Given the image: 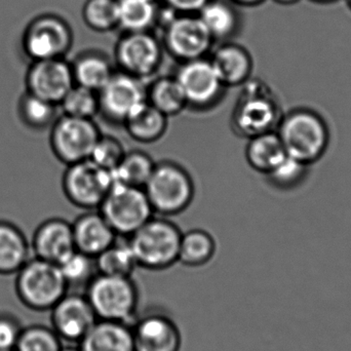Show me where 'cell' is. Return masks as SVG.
Masks as SVG:
<instances>
[{
	"instance_id": "obj_26",
	"label": "cell",
	"mask_w": 351,
	"mask_h": 351,
	"mask_svg": "<svg viewBox=\"0 0 351 351\" xmlns=\"http://www.w3.org/2000/svg\"><path fill=\"white\" fill-rule=\"evenodd\" d=\"M216 251V241L210 232L191 229L182 233L178 262L187 267H202L212 261Z\"/></svg>"
},
{
	"instance_id": "obj_25",
	"label": "cell",
	"mask_w": 351,
	"mask_h": 351,
	"mask_svg": "<svg viewBox=\"0 0 351 351\" xmlns=\"http://www.w3.org/2000/svg\"><path fill=\"white\" fill-rule=\"evenodd\" d=\"M71 68L75 84L97 93L104 88L115 72L110 61L96 53H82L71 63Z\"/></svg>"
},
{
	"instance_id": "obj_19",
	"label": "cell",
	"mask_w": 351,
	"mask_h": 351,
	"mask_svg": "<svg viewBox=\"0 0 351 351\" xmlns=\"http://www.w3.org/2000/svg\"><path fill=\"white\" fill-rule=\"evenodd\" d=\"M71 225L75 249L94 259L114 243L119 237L100 212L88 210Z\"/></svg>"
},
{
	"instance_id": "obj_20",
	"label": "cell",
	"mask_w": 351,
	"mask_h": 351,
	"mask_svg": "<svg viewBox=\"0 0 351 351\" xmlns=\"http://www.w3.org/2000/svg\"><path fill=\"white\" fill-rule=\"evenodd\" d=\"M225 88H239L252 77L254 62L247 49L235 43L219 47L210 59Z\"/></svg>"
},
{
	"instance_id": "obj_42",
	"label": "cell",
	"mask_w": 351,
	"mask_h": 351,
	"mask_svg": "<svg viewBox=\"0 0 351 351\" xmlns=\"http://www.w3.org/2000/svg\"><path fill=\"white\" fill-rule=\"evenodd\" d=\"M274 1L278 4H282V5H291V4L297 3L300 0H274Z\"/></svg>"
},
{
	"instance_id": "obj_38",
	"label": "cell",
	"mask_w": 351,
	"mask_h": 351,
	"mask_svg": "<svg viewBox=\"0 0 351 351\" xmlns=\"http://www.w3.org/2000/svg\"><path fill=\"white\" fill-rule=\"evenodd\" d=\"M127 154L121 140L113 136L101 135L88 160L109 172H113Z\"/></svg>"
},
{
	"instance_id": "obj_24",
	"label": "cell",
	"mask_w": 351,
	"mask_h": 351,
	"mask_svg": "<svg viewBox=\"0 0 351 351\" xmlns=\"http://www.w3.org/2000/svg\"><path fill=\"white\" fill-rule=\"evenodd\" d=\"M169 117L146 102L123 123L128 135L142 144L160 141L168 130Z\"/></svg>"
},
{
	"instance_id": "obj_36",
	"label": "cell",
	"mask_w": 351,
	"mask_h": 351,
	"mask_svg": "<svg viewBox=\"0 0 351 351\" xmlns=\"http://www.w3.org/2000/svg\"><path fill=\"white\" fill-rule=\"evenodd\" d=\"M60 270L68 287H86L97 274L94 258L75 251L59 264Z\"/></svg>"
},
{
	"instance_id": "obj_46",
	"label": "cell",
	"mask_w": 351,
	"mask_h": 351,
	"mask_svg": "<svg viewBox=\"0 0 351 351\" xmlns=\"http://www.w3.org/2000/svg\"><path fill=\"white\" fill-rule=\"evenodd\" d=\"M152 1L156 2L158 1V0H152Z\"/></svg>"
},
{
	"instance_id": "obj_3",
	"label": "cell",
	"mask_w": 351,
	"mask_h": 351,
	"mask_svg": "<svg viewBox=\"0 0 351 351\" xmlns=\"http://www.w3.org/2000/svg\"><path fill=\"white\" fill-rule=\"evenodd\" d=\"M84 295L98 319L132 325L139 315L140 291L133 276L97 274Z\"/></svg>"
},
{
	"instance_id": "obj_17",
	"label": "cell",
	"mask_w": 351,
	"mask_h": 351,
	"mask_svg": "<svg viewBox=\"0 0 351 351\" xmlns=\"http://www.w3.org/2000/svg\"><path fill=\"white\" fill-rule=\"evenodd\" d=\"M51 328L61 340L77 346L98 319L84 294H67L51 309Z\"/></svg>"
},
{
	"instance_id": "obj_13",
	"label": "cell",
	"mask_w": 351,
	"mask_h": 351,
	"mask_svg": "<svg viewBox=\"0 0 351 351\" xmlns=\"http://www.w3.org/2000/svg\"><path fill=\"white\" fill-rule=\"evenodd\" d=\"M162 57V45L148 31L127 32L115 49L119 71L143 82L152 78L158 71Z\"/></svg>"
},
{
	"instance_id": "obj_47",
	"label": "cell",
	"mask_w": 351,
	"mask_h": 351,
	"mask_svg": "<svg viewBox=\"0 0 351 351\" xmlns=\"http://www.w3.org/2000/svg\"><path fill=\"white\" fill-rule=\"evenodd\" d=\"M12 351H14V350H12Z\"/></svg>"
},
{
	"instance_id": "obj_27",
	"label": "cell",
	"mask_w": 351,
	"mask_h": 351,
	"mask_svg": "<svg viewBox=\"0 0 351 351\" xmlns=\"http://www.w3.org/2000/svg\"><path fill=\"white\" fill-rule=\"evenodd\" d=\"M147 102L166 115L177 117L188 108L185 97L175 76L156 78L147 86Z\"/></svg>"
},
{
	"instance_id": "obj_43",
	"label": "cell",
	"mask_w": 351,
	"mask_h": 351,
	"mask_svg": "<svg viewBox=\"0 0 351 351\" xmlns=\"http://www.w3.org/2000/svg\"><path fill=\"white\" fill-rule=\"evenodd\" d=\"M60 351H82L80 350V348H78V346H66V348H62L61 350Z\"/></svg>"
},
{
	"instance_id": "obj_7",
	"label": "cell",
	"mask_w": 351,
	"mask_h": 351,
	"mask_svg": "<svg viewBox=\"0 0 351 351\" xmlns=\"http://www.w3.org/2000/svg\"><path fill=\"white\" fill-rule=\"evenodd\" d=\"M117 235L129 237L154 217V210L144 188L114 182L106 197L99 206Z\"/></svg>"
},
{
	"instance_id": "obj_21",
	"label": "cell",
	"mask_w": 351,
	"mask_h": 351,
	"mask_svg": "<svg viewBox=\"0 0 351 351\" xmlns=\"http://www.w3.org/2000/svg\"><path fill=\"white\" fill-rule=\"evenodd\" d=\"M77 346L82 351H134L131 325L98 319Z\"/></svg>"
},
{
	"instance_id": "obj_18",
	"label": "cell",
	"mask_w": 351,
	"mask_h": 351,
	"mask_svg": "<svg viewBox=\"0 0 351 351\" xmlns=\"http://www.w3.org/2000/svg\"><path fill=\"white\" fill-rule=\"evenodd\" d=\"M33 257L59 265L75 251L71 223L51 218L39 224L30 243Z\"/></svg>"
},
{
	"instance_id": "obj_44",
	"label": "cell",
	"mask_w": 351,
	"mask_h": 351,
	"mask_svg": "<svg viewBox=\"0 0 351 351\" xmlns=\"http://www.w3.org/2000/svg\"><path fill=\"white\" fill-rule=\"evenodd\" d=\"M311 1L315 2V3L319 4H330L333 2L337 1V0H311Z\"/></svg>"
},
{
	"instance_id": "obj_45",
	"label": "cell",
	"mask_w": 351,
	"mask_h": 351,
	"mask_svg": "<svg viewBox=\"0 0 351 351\" xmlns=\"http://www.w3.org/2000/svg\"><path fill=\"white\" fill-rule=\"evenodd\" d=\"M346 1H348V5H350L351 10V0H346Z\"/></svg>"
},
{
	"instance_id": "obj_8",
	"label": "cell",
	"mask_w": 351,
	"mask_h": 351,
	"mask_svg": "<svg viewBox=\"0 0 351 351\" xmlns=\"http://www.w3.org/2000/svg\"><path fill=\"white\" fill-rule=\"evenodd\" d=\"M73 45L71 27L61 16L43 12L29 22L22 37V49L29 62L65 58Z\"/></svg>"
},
{
	"instance_id": "obj_2",
	"label": "cell",
	"mask_w": 351,
	"mask_h": 351,
	"mask_svg": "<svg viewBox=\"0 0 351 351\" xmlns=\"http://www.w3.org/2000/svg\"><path fill=\"white\" fill-rule=\"evenodd\" d=\"M276 133L287 156L311 165L321 160L330 146L329 127L321 114L307 108H298L282 115Z\"/></svg>"
},
{
	"instance_id": "obj_32",
	"label": "cell",
	"mask_w": 351,
	"mask_h": 351,
	"mask_svg": "<svg viewBox=\"0 0 351 351\" xmlns=\"http://www.w3.org/2000/svg\"><path fill=\"white\" fill-rule=\"evenodd\" d=\"M156 162L144 152H127L119 166L113 171L114 182L134 187L144 188L154 172Z\"/></svg>"
},
{
	"instance_id": "obj_10",
	"label": "cell",
	"mask_w": 351,
	"mask_h": 351,
	"mask_svg": "<svg viewBox=\"0 0 351 351\" xmlns=\"http://www.w3.org/2000/svg\"><path fill=\"white\" fill-rule=\"evenodd\" d=\"M114 184L112 172L97 166L90 160L66 166L62 189L73 206L97 210Z\"/></svg>"
},
{
	"instance_id": "obj_12",
	"label": "cell",
	"mask_w": 351,
	"mask_h": 351,
	"mask_svg": "<svg viewBox=\"0 0 351 351\" xmlns=\"http://www.w3.org/2000/svg\"><path fill=\"white\" fill-rule=\"evenodd\" d=\"M100 113L110 123L123 125L139 107L147 102L145 82L125 72H114L98 92Z\"/></svg>"
},
{
	"instance_id": "obj_1",
	"label": "cell",
	"mask_w": 351,
	"mask_h": 351,
	"mask_svg": "<svg viewBox=\"0 0 351 351\" xmlns=\"http://www.w3.org/2000/svg\"><path fill=\"white\" fill-rule=\"evenodd\" d=\"M239 88L241 93L231 113L232 131L245 139L276 131L284 113L270 86L263 80L251 77Z\"/></svg>"
},
{
	"instance_id": "obj_30",
	"label": "cell",
	"mask_w": 351,
	"mask_h": 351,
	"mask_svg": "<svg viewBox=\"0 0 351 351\" xmlns=\"http://www.w3.org/2000/svg\"><path fill=\"white\" fill-rule=\"evenodd\" d=\"M119 27L127 32H141L152 28L158 18L156 2L152 0H117Z\"/></svg>"
},
{
	"instance_id": "obj_40",
	"label": "cell",
	"mask_w": 351,
	"mask_h": 351,
	"mask_svg": "<svg viewBox=\"0 0 351 351\" xmlns=\"http://www.w3.org/2000/svg\"><path fill=\"white\" fill-rule=\"evenodd\" d=\"M169 8L181 14H197L210 0H165Z\"/></svg>"
},
{
	"instance_id": "obj_22",
	"label": "cell",
	"mask_w": 351,
	"mask_h": 351,
	"mask_svg": "<svg viewBox=\"0 0 351 351\" xmlns=\"http://www.w3.org/2000/svg\"><path fill=\"white\" fill-rule=\"evenodd\" d=\"M31 245L14 223L0 220V274H16L31 258Z\"/></svg>"
},
{
	"instance_id": "obj_35",
	"label": "cell",
	"mask_w": 351,
	"mask_h": 351,
	"mask_svg": "<svg viewBox=\"0 0 351 351\" xmlns=\"http://www.w3.org/2000/svg\"><path fill=\"white\" fill-rule=\"evenodd\" d=\"M61 338L47 326L33 325L23 328L14 351H60Z\"/></svg>"
},
{
	"instance_id": "obj_34",
	"label": "cell",
	"mask_w": 351,
	"mask_h": 351,
	"mask_svg": "<svg viewBox=\"0 0 351 351\" xmlns=\"http://www.w3.org/2000/svg\"><path fill=\"white\" fill-rule=\"evenodd\" d=\"M86 24L97 32H107L119 27L117 0H88L82 8Z\"/></svg>"
},
{
	"instance_id": "obj_37",
	"label": "cell",
	"mask_w": 351,
	"mask_h": 351,
	"mask_svg": "<svg viewBox=\"0 0 351 351\" xmlns=\"http://www.w3.org/2000/svg\"><path fill=\"white\" fill-rule=\"evenodd\" d=\"M309 165L287 156L271 172L265 175L270 185L280 190H292L300 186L308 175Z\"/></svg>"
},
{
	"instance_id": "obj_4",
	"label": "cell",
	"mask_w": 351,
	"mask_h": 351,
	"mask_svg": "<svg viewBox=\"0 0 351 351\" xmlns=\"http://www.w3.org/2000/svg\"><path fill=\"white\" fill-rule=\"evenodd\" d=\"M182 231L165 217H152L129 237L138 267L162 271L178 262Z\"/></svg>"
},
{
	"instance_id": "obj_41",
	"label": "cell",
	"mask_w": 351,
	"mask_h": 351,
	"mask_svg": "<svg viewBox=\"0 0 351 351\" xmlns=\"http://www.w3.org/2000/svg\"><path fill=\"white\" fill-rule=\"evenodd\" d=\"M233 1L237 2V3L241 4V5L245 6H255L259 5L262 2L265 1V0H233Z\"/></svg>"
},
{
	"instance_id": "obj_11",
	"label": "cell",
	"mask_w": 351,
	"mask_h": 351,
	"mask_svg": "<svg viewBox=\"0 0 351 351\" xmlns=\"http://www.w3.org/2000/svg\"><path fill=\"white\" fill-rule=\"evenodd\" d=\"M174 76L181 86L188 108L192 110L214 108L226 90L210 59L206 58L184 62Z\"/></svg>"
},
{
	"instance_id": "obj_14",
	"label": "cell",
	"mask_w": 351,
	"mask_h": 351,
	"mask_svg": "<svg viewBox=\"0 0 351 351\" xmlns=\"http://www.w3.org/2000/svg\"><path fill=\"white\" fill-rule=\"evenodd\" d=\"M134 351H181V330L165 309L152 307L132 323Z\"/></svg>"
},
{
	"instance_id": "obj_29",
	"label": "cell",
	"mask_w": 351,
	"mask_h": 351,
	"mask_svg": "<svg viewBox=\"0 0 351 351\" xmlns=\"http://www.w3.org/2000/svg\"><path fill=\"white\" fill-rule=\"evenodd\" d=\"M197 14L214 40L229 38L239 27L237 12L222 0H210Z\"/></svg>"
},
{
	"instance_id": "obj_33",
	"label": "cell",
	"mask_w": 351,
	"mask_h": 351,
	"mask_svg": "<svg viewBox=\"0 0 351 351\" xmlns=\"http://www.w3.org/2000/svg\"><path fill=\"white\" fill-rule=\"evenodd\" d=\"M62 114L94 119L100 113L98 93L74 84L59 104Z\"/></svg>"
},
{
	"instance_id": "obj_9",
	"label": "cell",
	"mask_w": 351,
	"mask_h": 351,
	"mask_svg": "<svg viewBox=\"0 0 351 351\" xmlns=\"http://www.w3.org/2000/svg\"><path fill=\"white\" fill-rule=\"evenodd\" d=\"M49 130L51 152L65 166L88 160L102 135L94 119L66 114L59 115Z\"/></svg>"
},
{
	"instance_id": "obj_23",
	"label": "cell",
	"mask_w": 351,
	"mask_h": 351,
	"mask_svg": "<svg viewBox=\"0 0 351 351\" xmlns=\"http://www.w3.org/2000/svg\"><path fill=\"white\" fill-rule=\"evenodd\" d=\"M245 154L250 168L263 175L271 172L287 156L276 131L260 134L247 139Z\"/></svg>"
},
{
	"instance_id": "obj_28",
	"label": "cell",
	"mask_w": 351,
	"mask_h": 351,
	"mask_svg": "<svg viewBox=\"0 0 351 351\" xmlns=\"http://www.w3.org/2000/svg\"><path fill=\"white\" fill-rule=\"evenodd\" d=\"M58 108V105L25 90L19 99L16 111L25 127L32 131H45L51 129L59 117Z\"/></svg>"
},
{
	"instance_id": "obj_16",
	"label": "cell",
	"mask_w": 351,
	"mask_h": 351,
	"mask_svg": "<svg viewBox=\"0 0 351 351\" xmlns=\"http://www.w3.org/2000/svg\"><path fill=\"white\" fill-rule=\"evenodd\" d=\"M74 84L71 63L65 58L30 62L25 75L26 92L58 106Z\"/></svg>"
},
{
	"instance_id": "obj_5",
	"label": "cell",
	"mask_w": 351,
	"mask_h": 351,
	"mask_svg": "<svg viewBox=\"0 0 351 351\" xmlns=\"http://www.w3.org/2000/svg\"><path fill=\"white\" fill-rule=\"evenodd\" d=\"M144 191L154 212L169 217L188 208L195 195V186L191 175L181 165L162 160L156 164Z\"/></svg>"
},
{
	"instance_id": "obj_31",
	"label": "cell",
	"mask_w": 351,
	"mask_h": 351,
	"mask_svg": "<svg viewBox=\"0 0 351 351\" xmlns=\"http://www.w3.org/2000/svg\"><path fill=\"white\" fill-rule=\"evenodd\" d=\"M95 265L97 274L114 276H132L138 267L129 241L121 243L117 239L95 258Z\"/></svg>"
},
{
	"instance_id": "obj_15",
	"label": "cell",
	"mask_w": 351,
	"mask_h": 351,
	"mask_svg": "<svg viewBox=\"0 0 351 351\" xmlns=\"http://www.w3.org/2000/svg\"><path fill=\"white\" fill-rule=\"evenodd\" d=\"M214 38L195 14L176 16L165 26V45L176 60L184 62L206 58Z\"/></svg>"
},
{
	"instance_id": "obj_39",
	"label": "cell",
	"mask_w": 351,
	"mask_h": 351,
	"mask_svg": "<svg viewBox=\"0 0 351 351\" xmlns=\"http://www.w3.org/2000/svg\"><path fill=\"white\" fill-rule=\"evenodd\" d=\"M22 329L16 317L0 313V351L14 350Z\"/></svg>"
},
{
	"instance_id": "obj_6",
	"label": "cell",
	"mask_w": 351,
	"mask_h": 351,
	"mask_svg": "<svg viewBox=\"0 0 351 351\" xmlns=\"http://www.w3.org/2000/svg\"><path fill=\"white\" fill-rule=\"evenodd\" d=\"M68 290L57 264L32 256L16 272V295L23 304L33 311H51Z\"/></svg>"
}]
</instances>
